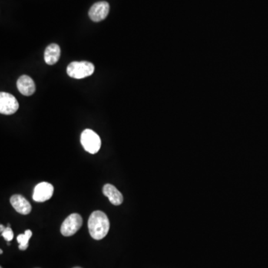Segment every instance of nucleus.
<instances>
[{"label": "nucleus", "instance_id": "nucleus-1", "mask_svg": "<svg viewBox=\"0 0 268 268\" xmlns=\"http://www.w3.org/2000/svg\"><path fill=\"white\" fill-rule=\"evenodd\" d=\"M110 226L108 217L103 212L98 210L93 212L89 218V232L95 240L104 239L108 233Z\"/></svg>", "mask_w": 268, "mask_h": 268}, {"label": "nucleus", "instance_id": "nucleus-2", "mask_svg": "<svg viewBox=\"0 0 268 268\" xmlns=\"http://www.w3.org/2000/svg\"><path fill=\"white\" fill-rule=\"evenodd\" d=\"M95 67L88 61H74L69 64L67 69V74L75 79H82L94 73Z\"/></svg>", "mask_w": 268, "mask_h": 268}, {"label": "nucleus", "instance_id": "nucleus-3", "mask_svg": "<svg viewBox=\"0 0 268 268\" xmlns=\"http://www.w3.org/2000/svg\"><path fill=\"white\" fill-rule=\"evenodd\" d=\"M81 143L84 150L92 154L98 153L101 146L99 136L90 129H86L81 133Z\"/></svg>", "mask_w": 268, "mask_h": 268}, {"label": "nucleus", "instance_id": "nucleus-4", "mask_svg": "<svg viewBox=\"0 0 268 268\" xmlns=\"http://www.w3.org/2000/svg\"><path fill=\"white\" fill-rule=\"evenodd\" d=\"M82 223L83 219L79 214L73 213L70 215L61 225V234L66 237L73 236L81 229Z\"/></svg>", "mask_w": 268, "mask_h": 268}, {"label": "nucleus", "instance_id": "nucleus-5", "mask_svg": "<svg viewBox=\"0 0 268 268\" xmlns=\"http://www.w3.org/2000/svg\"><path fill=\"white\" fill-rule=\"evenodd\" d=\"M18 109V101L13 95L5 92L0 93V113L4 115H12Z\"/></svg>", "mask_w": 268, "mask_h": 268}, {"label": "nucleus", "instance_id": "nucleus-6", "mask_svg": "<svg viewBox=\"0 0 268 268\" xmlns=\"http://www.w3.org/2000/svg\"><path fill=\"white\" fill-rule=\"evenodd\" d=\"M53 193L54 187L52 185L47 182H42L34 188L33 200L39 203L47 201L52 197Z\"/></svg>", "mask_w": 268, "mask_h": 268}, {"label": "nucleus", "instance_id": "nucleus-7", "mask_svg": "<svg viewBox=\"0 0 268 268\" xmlns=\"http://www.w3.org/2000/svg\"><path fill=\"white\" fill-rule=\"evenodd\" d=\"M110 5L105 1L97 2L90 8L89 17L93 22L98 23L104 21L108 15Z\"/></svg>", "mask_w": 268, "mask_h": 268}, {"label": "nucleus", "instance_id": "nucleus-8", "mask_svg": "<svg viewBox=\"0 0 268 268\" xmlns=\"http://www.w3.org/2000/svg\"><path fill=\"white\" fill-rule=\"evenodd\" d=\"M11 206L17 213L21 215H28L31 212V206L29 202L21 195H14L10 199Z\"/></svg>", "mask_w": 268, "mask_h": 268}, {"label": "nucleus", "instance_id": "nucleus-9", "mask_svg": "<svg viewBox=\"0 0 268 268\" xmlns=\"http://www.w3.org/2000/svg\"><path fill=\"white\" fill-rule=\"evenodd\" d=\"M17 87L19 92L25 97H30L35 92L36 87L32 78L28 75H22L17 80Z\"/></svg>", "mask_w": 268, "mask_h": 268}, {"label": "nucleus", "instance_id": "nucleus-10", "mask_svg": "<svg viewBox=\"0 0 268 268\" xmlns=\"http://www.w3.org/2000/svg\"><path fill=\"white\" fill-rule=\"evenodd\" d=\"M103 194L109 199L110 203L115 206H120L124 200L122 194L112 184L104 185L103 187Z\"/></svg>", "mask_w": 268, "mask_h": 268}, {"label": "nucleus", "instance_id": "nucleus-11", "mask_svg": "<svg viewBox=\"0 0 268 268\" xmlns=\"http://www.w3.org/2000/svg\"><path fill=\"white\" fill-rule=\"evenodd\" d=\"M61 57V48L56 44H50L44 52V60L48 65H54L59 61Z\"/></svg>", "mask_w": 268, "mask_h": 268}, {"label": "nucleus", "instance_id": "nucleus-12", "mask_svg": "<svg viewBox=\"0 0 268 268\" xmlns=\"http://www.w3.org/2000/svg\"><path fill=\"white\" fill-rule=\"evenodd\" d=\"M32 236V232L30 229L25 230L24 234L19 235L17 236V242L20 244L19 249L21 250H25L28 246V242Z\"/></svg>", "mask_w": 268, "mask_h": 268}, {"label": "nucleus", "instance_id": "nucleus-13", "mask_svg": "<svg viewBox=\"0 0 268 268\" xmlns=\"http://www.w3.org/2000/svg\"><path fill=\"white\" fill-rule=\"evenodd\" d=\"M2 236H3L4 239L5 241L9 242L13 240L14 239V233H13V230L11 229V228L10 226H7L5 228V230L2 233Z\"/></svg>", "mask_w": 268, "mask_h": 268}, {"label": "nucleus", "instance_id": "nucleus-14", "mask_svg": "<svg viewBox=\"0 0 268 268\" xmlns=\"http://www.w3.org/2000/svg\"><path fill=\"white\" fill-rule=\"evenodd\" d=\"M5 228L6 227H5V226H3V225L2 224L0 225V232H1V233H2V232H3L4 230H5Z\"/></svg>", "mask_w": 268, "mask_h": 268}, {"label": "nucleus", "instance_id": "nucleus-15", "mask_svg": "<svg viewBox=\"0 0 268 268\" xmlns=\"http://www.w3.org/2000/svg\"><path fill=\"white\" fill-rule=\"evenodd\" d=\"M0 253H1V254H2V250H0Z\"/></svg>", "mask_w": 268, "mask_h": 268}, {"label": "nucleus", "instance_id": "nucleus-16", "mask_svg": "<svg viewBox=\"0 0 268 268\" xmlns=\"http://www.w3.org/2000/svg\"><path fill=\"white\" fill-rule=\"evenodd\" d=\"M80 268V267H75V268Z\"/></svg>", "mask_w": 268, "mask_h": 268}, {"label": "nucleus", "instance_id": "nucleus-17", "mask_svg": "<svg viewBox=\"0 0 268 268\" xmlns=\"http://www.w3.org/2000/svg\"><path fill=\"white\" fill-rule=\"evenodd\" d=\"M2 268V267H1V268Z\"/></svg>", "mask_w": 268, "mask_h": 268}]
</instances>
